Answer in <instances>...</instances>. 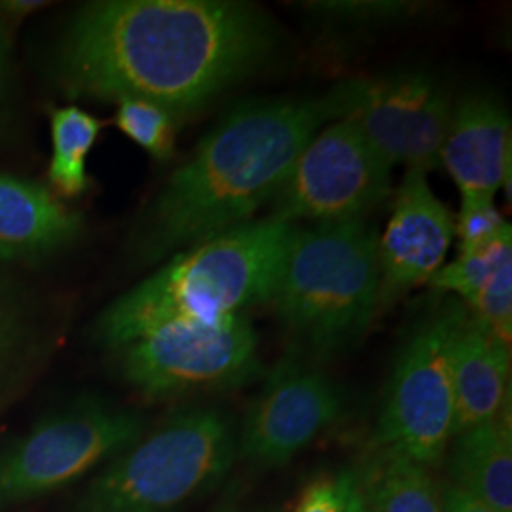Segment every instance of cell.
Returning <instances> with one entry per match:
<instances>
[{"label": "cell", "mask_w": 512, "mask_h": 512, "mask_svg": "<svg viewBox=\"0 0 512 512\" xmlns=\"http://www.w3.org/2000/svg\"><path fill=\"white\" fill-rule=\"evenodd\" d=\"M277 31L234 0H105L80 10L57 54L74 97L139 99L175 118L207 107L275 54Z\"/></svg>", "instance_id": "6da1fadb"}, {"label": "cell", "mask_w": 512, "mask_h": 512, "mask_svg": "<svg viewBox=\"0 0 512 512\" xmlns=\"http://www.w3.org/2000/svg\"><path fill=\"white\" fill-rule=\"evenodd\" d=\"M323 124L321 99H253L228 110L148 203L131 253L154 264L253 222Z\"/></svg>", "instance_id": "7a4b0ae2"}, {"label": "cell", "mask_w": 512, "mask_h": 512, "mask_svg": "<svg viewBox=\"0 0 512 512\" xmlns=\"http://www.w3.org/2000/svg\"><path fill=\"white\" fill-rule=\"evenodd\" d=\"M296 230L266 217L173 256L103 311L99 338L120 349L169 321H213L272 302Z\"/></svg>", "instance_id": "3957f363"}, {"label": "cell", "mask_w": 512, "mask_h": 512, "mask_svg": "<svg viewBox=\"0 0 512 512\" xmlns=\"http://www.w3.org/2000/svg\"><path fill=\"white\" fill-rule=\"evenodd\" d=\"M378 241L365 220L296 230L272 304L298 353L329 359L365 334L378 313Z\"/></svg>", "instance_id": "277c9868"}, {"label": "cell", "mask_w": 512, "mask_h": 512, "mask_svg": "<svg viewBox=\"0 0 512 512\" xmlns=\"http://www.w3.org/2000/svg\"><path fill=\"white\" fill-rule=\"evenodd\" d=\"M238 435L217 408H194L129 446L97 476L82 512H171L215 488L234 465Z\"/></svg>", "instance_id": "5b68a950"}, {"label": "cell", "mask_w": 512, "mask_h": 512, "mask_svg": "<svg viewBox=\"0 0 512 512\" xmlns=\"http://www.w3.org/2000/svg\"><path fill=\"white\" fill-rule=\"evenodd\" d=\"M465 306L448 296L406 338L385 389L376 425L378 446L423 467L446 456L456 433L452 346Z\"/></svg>", "instance_id": "8992f818"}, {"label": "cell", "mask_w": 512, "mask_h": 512, "mask_svg": "<svg viewBox=\"0 0 512 512\" xmlns=\"http://www.w3.org/2000/svg\"><path fill=\"white\" fill-rule=\"evenodd\" d=\"M329 122L346 120L359 129L391 167L440 165V148L456 99L444 78L427 69L351 78L321 97Z\"/></svg>", "instance_id": "52a82bcc"}, {"label": "cell", "mask_w": 512, "mask_h": 512, "mask_svg": "<svg viewBox=\"0 0 512 512\" xmlns=\"http://www.w3.org/2000/svg\"><path fill=\"white\" fill-rule=\"evenodd\" d=\"M120 349L124 378L147 397L234 389L260 372L258 334L245 313L169 321Z\"/></svg>", "instance_id": "ba28073f"}, {"label": "cell", "mask_w": 512, "mask_h": 512, "mask_svg": "<svg viewBox=\"0 0 512 512\" xmlns=\"http://www.w3.org/2000/svg\"><path fill=\"white\" fill-rule=\"evenodd\" d=\"M393 167L346 120L329 122L298 154L270 219L294 224L363 220L389 196Z\"/></svg>", "instance_id": "9c48e42d"}, {"label": "cell", "mask_w": 512, "mask_h": 512, "mask_svg": "<svg viewBox=\"0 0 512 512\" xmlns=\"http://www.w3.org/2000/svg\"><path fill=\"white\" fill-rule=\"evenodd\" d=\"M145 420L129 410L78 404L38 423L0 458V507L52 492L128 450Z\"/></svg>", "instance_id": "30bf717a"}, {"label": "cell", "mask_w": 512, "mask_h": 512, "mask_svg": "<svg viewBox=\"0 0 512 512\" xmlns=\"http://www.w3.org/2000/svg\"><path fill=\"white\" fill-rule=\"evenodd\" d=\"M346 393L293 349L268 374L239 433V456L281 467L344 416Z\"/></svg>", "instance_id": "8fae6325"}, {"label": "cell", "mask_w": 512, "mask_h": 512, "mask_svg": "<svg viewBox=\"0 0 512 512\" xmlns=\"http://www.w3.org/2000/svg\"><path fill=\"white\" fill-rule=\"evenodd\" d=\"M454 236V219L435 196L427 173L406 169L393 213L378 241V311L429 283L444 266Z\"/></svg>", "instance_id": "7c38bea8"}, {"label": "cell", "mask_w": 512, "mask_h": 512, "mask_svg": "<svg viewBox=\"0 0 512 512\" xmlns=\"http://www.w3.org/2000/svg\"><path fill=\"white\" fill-rule=\"evenodd\" d=\"M512 126L507 109L490 95L471 93L456 101L440 148L461 196H492L511 181Z\"/></svg>", "instance_id": "4fadbf2b"}, {"label": "cell", "mask_w": 512, "mask_h": 512, "mask_svg": "<svg viewBox=\"0 0 512 512\" xmlns=\"http://www.w3.org/2000/svg\"><path fill=\"white\" fill-rule=\"evenodd\" d=\"M452 385L456 406L454 437L495 420L511 404V346L497 340L467 310L454 336Z\"/></svg>", "instance_id": "5bb4252c"}, {"label": "cell", "mask_w": 512, "mask_h": 512, "mask_svg": "<svg viewBox=\"0 0 512 512\" xmlns=\"http://www.w3.org/2000/svg\"><path fill=\"white\" fill-rule=\"evenodd\" d=\"M80 224L42 184L0 175V256L46 255L73 241Z\"/></svg>", "instance_id": "9a60e30c"}, {"label": "cell", "mask_w": 512, "mask_h": 512, "mask_svg": "<svg viewBox=\"0 0 512 512\" xmlns=\"http://www.w3.org/2000/svg\"><path fill=\"white\" fill-rule=\"evenodd\" d=\"M448 469L456 488L499 512H512L511 404L492 421L458 433Z\"/></svg>", "instance_id": "2e32d148"}, {"label": "cell", "mask_w": 512, "mask_h": 512, "mask_svg": "<svg viewBox=\"0 0 512 512\" xmlns=\"http://www.w3.org/2000/svg\"><path fill=\"white\" fill-rule=\"evenodd\" d=\"M365 512H442V490L427 467L378 446L357 469Z\"/></svg>", "instance_id": "e0dca14e"}, {"label": "cell", "mask_w": 512, "mask_h": 512, "mask_svg": "<svg viewBox=\"0 0 512 512\" xmlns=\"http://www.w3.org/2000/svg\"><path fill=\"white\" fill-rule=\"evenodd\" d=\"M103 124L78 107H63L52 112L54 154L48 179L55 190L67 198L84 194L90 186L86 158L90 154Z\"/></svg>", "instance_id": "ac0fdd59"}, {"label": "cell", "mask_w": 512, "mask_h": 512, "mask_svg": "<svg viewBox=\"0 0 512 512\" xmlns=\"http://www.w3.org/2000/svg\"><path fill=\"white\" fill-rule=\"evenodd\" d=\"M507 264H512L511 224L490 243L473 251H459L458 258L442 266L429 285L437 293L458 296L469 308Z\"/></svg>", "instance_id": "d6986e66"}, {"label": "cell", "mask_w": 512, "mask_h": 512, "mask_svg": "<svg viewBox=\"0 0 512 512\" xmlns=\"http://www.w3.org/2000/svg\"><path fill=\"white\" fill-rule=\"evenodd\" d=\"M116 126L156 160H169L175 152V116L169 110L139 99L118 103Z\"/></svg>", "instance_id": "ffe728a7"}, {"label": "cell", "mask_w": 512, "mask_h": 512, "mask_svg": "<svg viewBox=\"0 0 512 512\" xmlns=\"http://www.w3.org/2000/svg\"><path fill=\"white\" fill-rule=\"evenodd\" d=\"M293 512H365L357 469H342L311 480Z\"/></svg>", "instance_id": "44dd1931"}, {"label": "cell", "mask_w": 512, "mask_h": 512, "mask_svg": "<svg viewBox=\"0 0 512 512\" xmlns=\"http://www.w3.org/2000/svg\"><path fill=\"white\" fill-rule=\"evenodd\" d=\"M509 222L497 211L492 196H461L458 222L459 251H473L497 238Z\"/></svg>", "instance_id": "7402d4cb"}, {"label": "cell", "mask_w": 512, "mask_h": 512, "mask_svg": "<svg viewBox=\"0 0 512 512\" xmlns=\"http://www.w3.org/2000/svg\"><path fill=\"white\" fill-rule=\"evenodd\" d=\"M308 6L311 12H319L332 21L368 25L403 19L418 10L412 2H317Z\"/></svg>", "instance_id": "603a6c76"}, {"label": "cell", "mask_w": 512, "mask_h": 512, "mask_svg": "<svg viewBox=\"0 0 512 512\" xmlns=\"http://www.w3.org/2000/svg\"><path fill=\"white\" fill-rule=\"evenodd\" d=\"M23 336L25 327L16 302L0 287V380L10 366L16 365L19 349L23 348Z\"/></svg>", "instance_id": "cb8c5ba5"}, {"label": "cell", "mask_w": 512, "mask_h": 512, "mask_svg": "<svg viewBox=\"0 0 512 512\" xmlns=\"http://www.w3.org/2000/svg\"><path fill=\"white\" fill-rule=\"evenodd\" d=\"M442 490V512H499L486 505L484 501L456 488L454 484H446Z\"/></svg>", "instance_id": "d4e9b609"}, {"label": "cell", "mask_w": 512, "mask_h": 512, "mask_svg": "<svg viewBox=\"0 0 512 512\" xmlns=\"http://www.w3.org/2000/svg\"><path fill=\"white\" fill-rule=\"evenodd\" d=\"M42 6H44V2H35V0H12V2H4L2 10L12 12V14H31Z\"/></svg>", "instance_id": "484cf974"}, {"label": "cell", "mask_w": 512, "mask_h": 512, "mask_svg": "<svg viewBox=\"0 0 512 512\" xmlns=\"http://www.w3.org/2000/svg\"><path fill=\"white\" fill-rule=\"evenodd\" d=\"M6 65H8V37H6L4 27L0 25V88H2V84H4Z\"/></svg>", "instance_id": "4316f807"}]
</instances>
